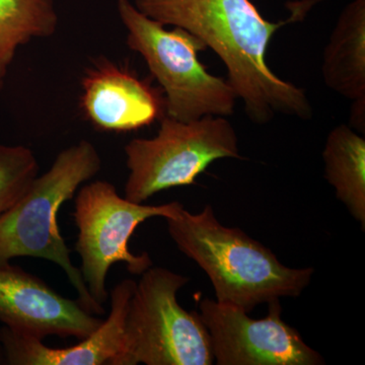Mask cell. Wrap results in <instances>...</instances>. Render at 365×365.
Here are the masks:
<instances>
[{"label": "cell", "instance_id": "6", "mask_svg": "<svg viewBox=\"0 0 365 365\" xmlns=\"http://www.w3.org/2000/svg\"><path fill=\"white\" fill-rule=\"evenodd\" d=\"M125 155V198L139 204L163 190L194 184L215 160L242 158L235 127L222 116L182 122L163 115L158 135L132 139Z\"/></svg>", "mask_w": 365, "mask_h": 365}, {"label": "cell", "instance_id": "3", "mask_svg": "<svg viewBox=\"0 0 365 365\" xmlns=\"http://www.w3.org/2000/svg\"><path fill=\"white\" fill-rule=\"evenodd\" d=\"M101 168L102 160L93 144L79 141L62 150L52 167L36 177L21 198L0 215V265L19 257L53 262L76 288L81 306L93 314H104V307L91 297L81 270L72 264L57 215L62 204L73 198L78 187Z\"/></svg>", "mask_w": 365, "mask_h": 365}, {"label": "cell", "instance_id": "11", "mask_svg": "<svg viewBox=\"0 0 365 365\" xmlns=\"http://www.w3.org/2000/svg\"><path fill=\"white\" fill-rule=\"evenodd\" d=\"M83 88V111L103 130H135L163 116L165 101L157 91L111 64L88 72Z\"/></svg>", "mask_w": 365, "mask_h": 365}, {"label": "cell", "instance_id": "2", "mask_svg": "<svg viewBox=\"0 0 365 365\" xmlns=\"http://www.w3.org/2000/svg\"><path fill=\"white\" fill-rule=\"evenodd\" d=\"M178 249L208 276L216 302L250 314L259 304L297 297L309 287L314 268H290L261 242L223 225L210 205L199 213L184 208L165 218Z\"/></svg>", "mask_w": 365, "mask_h": 365}, {"label": "cell", "instance_id": "14", "mask_svg": "<svg viewBox=\"0 0 365 365\" xmlns=\"http://www.w3.org/2000/svg\"><path fill=\"white\" fill-rule=\"evenodd\" d=\"M57 26L54 0H0V83L19 48L50 37Z\"/></svg>", "mask_w": 365, "mask_h": 365}, {"label": "cell", "instance_id": "9", "mask_svg": "<svg viewBox=\"0 0 365 365\" xmlns=\"http://www.w3.org/2000/svg\"><path fill=\"white\" fill-rule=\"evenodd\" d=\"M0 322L44 339L90 336L102 323L78 300L57 294L44 281L11 264L0 265Z\"/></svg>", "mask_w": 365, "mask_h": 365}, {"label": "cell", "instance_id": "15", "mask_svg": "<svg viewBox=\"0 0 365 365\" xmlns=\"http://www.w3.org/2000/svg\"><path fill=\"white\" fill-rule=\"evenodd\" d=\"M38 172L37 158L29 148L0 144V215L21 198Z\"/></svg>", "mask_w": 365, "mask_h": 365}, {"label": "cell", "instance_id": "12", "mask_svg": "<svg viewBox=\"0 0 365 365\" xmlns=\"http://www.w3.org/2000/svg\"><path fill=\"white\" fill-rule=\"evenodd\" d=\"M325 85L354 102L365 98V0L346 6L324 50Z\"/></svg>", "mask_w": 365, "mask_h": 365}, {"label": "cell", "instance_id": "16", "mask_svg": "<svg viewBox=\"0 0 365 365\" xmlns=\"http://www.w3.org/2000/svg\"><path fill=\"white\" fill-rule=\"evenodd\" d=\"M349 126L355 131L364 135L365 133V98L364 100L354 101L352 104L351 114H350Z\"/></svg>", "mask_w": 365, "mask_h": 365}, {"label": "cell", "instance_id": "4", "mask_svg": "<svg viewBox=\"0 0 365 365\" xmlns=\"http://www.w3.org/2000/svg\"><path fill=\"white\" fill-rule=\"evenodd\" d=\"M126 28L127 45L139 53L165 93V115L182 122L205 116H232L235 95L227 79L209 73L198 58L207 49L202 41L181 28L165 30L130 0H117Z\"/></svg>", "mask_w": 365, "mask_h": 365}, {"label": "cell", "instance_id": "1", "mask_svg": "<svg viewBox=\"0 0 365 365\" xmlns=\"http://www.w3.org/2000/svg\"><path fill=\"white\" fill-rule=\"evenodd\" d=\"M140 13L186 30L217 54L227 69V81L255 124L277 115L307 120L313 108L306 91L276 76L267 63L269 43L281 28L304 19L314 0L295 2L285 21L262 16L251 0H133Z\"/></svg>", "mask_w": 365, "mask_h": 365}, {"label": "cell", "instance_id": "5", "mask_svg": "<svg viewBox=\"0 0 365 365\" xmlns=\"http://www.w3.org/2000/svg\"><path fill=\"white\" fill-rule=\"evenodd\" d=\"M186 276L155 267L141 274L129 302L124 345L113 365H210V335L200 314L182 309L177 294Z\"/></svg>", "mask_w": 365, "mask_h": 365}, {"label": "cell", "instance_id": "10", "mask_svg": "<svg viewBox=\"0 0 365 365\" xmlns=\"http://www.w3.org/2000/svg\"><path fill=\"white\" fill-rule=\"evenodd\" d=\"M135 281L122 280L113 288L111 312L106 321L81 341L66 348L48 347L42 339L2 327L0 343L11 365H113L123 350L125 322Z\"/></svg>", "mask_w": 365, "mask_h": 365}, {"label": "cell", "instance_id": "7", "mask_svg": "<svg viewBox=\"0 0 365 365\" xmlns=\"http://www.w3.org/2000/svg\"><path fill=\"white\" fill-rule=\"evenodd\" d=\"M73 217L78 228L76 250L81 273L88 292L98 304L108 299L106 279L114 264L123 262L129 272L141 275L153 266L150 255L129 251L128 242L136 227L148 218L170 217L181 203L143 205L118 194L111 182L86 184L76 195Z\"/></svg>", "mask_w": 365, "mask_h": 365}, {"label": "cell", "instance_id": "8", "mask_svg": "<svg viewBox=\"0 0 365 365\" xmlns=\"http://www.w3.org/2000/svg\"><path fill=\"white\" fill-rule=\"evenodd\" d=\"M267 317L252 319L246 311L203 299L200 316L210 335L218 365H322L325 359L282 319L280 299L269 302Z\"/></svg>", "mask_w": 365, "mask_h": 365}, {"label": "cell", "instance_id": "13", "mask_svg": "<svg viewBox=\"0 0 365 365\" xmlns=\"http://www.w3.org/2000/svg\"><path fill=\"white\" fill-rule=\"evenodd\" d=\"M325 178L352 217L365 227V139L349 125L335 127L323 151Z\"/></svg>", "mask_w": 365, "mask_h": 365}]
</instances>
